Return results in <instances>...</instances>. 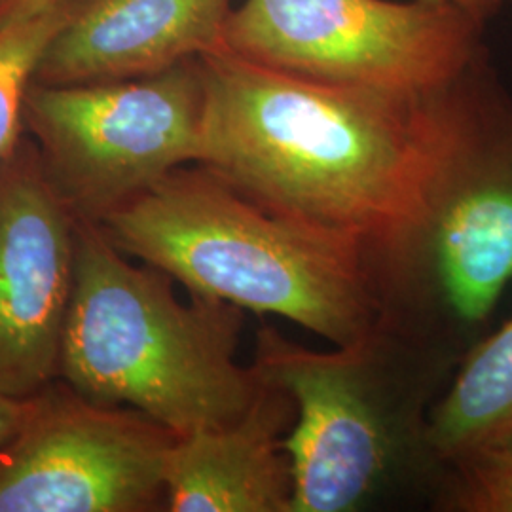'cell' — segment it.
Listing matches in <instances>:
<instances>
[{"instance_id":"obj_1","label":"cell","mask_w":512,"mask_h":512,"mask_svg":"<svg viewBox=\"0 0 512 512\" xmlns=\"http://www.w3.org/2000/svg\"><path fill=\"white\" fill-rule=\"evenodd\" d=\"M198 164L274 211L357 239L372 260L418 224L450 86H340L217 50L200 57Z\"/></svg>"},{"instance_id":"obj_2","label":"cell","mask_w":512,"mask_h":512,"mask_svg":"<svg viewBox=\"0 0 512 512\" xmlns=\"http://www.w3.org/2000/svg\"><path fill=\"white\" fill-rule=\"evenodd\" d=\"M112 243L190 296L277 315L349 346L385 321L370 251L274 211L205 169L179 167L99 222Z\"/></svg>"},{"instance_id":"obj_3","label":"cell","mask_w":512,"mask_h":512,"mask_svg":"<svg viewBox=\"0 0 512 512\" xmlns=\"http://www.w3.org/2000/svg\"><path fill=\"white\" fill-rule=\"evenodd\" d=\"M171 283L76 215L59 374L93 403L124 404L183 437L241 418L262 380L238 361L245 311L202 296L184 304Z\"/></svg>"},{"instance_id":"obj_4","label":"cell","mask_w":512,"mask_h":512,"mask_svg":"<svg viewBox=\"0 0 512 512\" xmlns=\"http://www.w3.org/2000/svg\"><path fill=\"white\" fill-rule=\"evenodd\" d=\"M385 319L459 353L512 281V99L488 52L448 90L446 126L418 224L374 258Z\"/></svg>"},{"instance_id":"obj_5","label":"cell","mask_w":512,"mask_h":512,"mask_svg":"<svg viewBox=\"0 0 512 512\" xmlns=\"http://www.w3.org/2000/svg\"><path fill=\"white\" fill-rule=\"evenodd\" d=\"M456 355L429 346L387 319L363 340L315 351L272 325L256 334L253 366L285 389L296 408L283 448L293 469L291 512L361 509L423 454L435 372Z\"/></svg>"},{"instance_id":"obj_6","label":"cell","mask_w":512,"mask_h":512,"mask_svg":"<svg viewBox=\"0 0 512 512\" xmlns=\"http://www.w3.org/2000/svg\"><path fill=\"white\" fill-rule=\"evenodd\" d=\"M484 29L456 4L427 0H245L220 50L330 84L433 93L488 52Z\"/></svg>"},{"instance_id":"obj_7","label":"cell","mask_w":512,"mask_h":512,"mask_svg":"<svg viewBox=\"0 0 512 512\" xmlns=\"http://www.w3.org/2000/svg\"><path fill=\"white\" fill-rule=\"evenodd\" d=\"M25 114L59 194L78 217L101 222L171 171L198 164L200 57L143 78L42 84L29 90Z\"/></svg>"},{"instance_id":"obj_8","label":"cell","mask_w":512,"mask_h":512,"mask_svg":"<svg viewBox=\"0 0 512 512\" xmlns=\"http://www.w3.org/2000/svg\"><path fill=\"white\" fill-rule=\"evenodd\" d=\"M175 439L137 410L46 387L0 448V512L154 511Z\"/></svg>"},{"instance_id":"obj_9","label":"cell","mask_w":512,"mask_h":512,"mask_svg":"<svg viewBox=\"0 0 512 512\" xmlns=\"http://www.w3.org/2000/svg\"><path fill=\"white\" fill-rule=\"evenodd\" d=\"M76 213L31 160L0 165V393L29 399L59 374Z\"/></svg>"},{"instance_id":"obj_10","label":"cell","mask_w":512,"mask_h":512,"mask_svg":"<svg viewBox=\"0 0 512 512\" xmlns=\"http://www.w3.org/2000/svg\"><path fill=\"white\" fill-rule=\"evenodd\" d=\"M232 0H93L38 65L50 86L143 78L220 50Z\"/></svg>"},{"instance_id":"obj_11","label":"cell","mask_w":512,"mask_h":512,"mask_svg":"<svg viewBox=\"0 0 512 512\" xmlns=\"http://www.w3.org/2000/svg\"><path fill=\"white\" fill-rule=\"evenodd\" d=\"M291 395L262 382L247 412L232 423L173 440L165 461L173 512H291L293 469L283 439L293 427Z\"/></svg>"},{"instance_id":"obj_12","label":"cell","mask_w":512,"mask_h":512,"mask_svg":"<svg viewBox=\"0 0 512 512\" xmlns=\"http://www.w3.org/2000/svg\"><path fill=\"white\" fill-rule=\"evenodd\" d=\"M512 437V319L461 357L425 423L431 463L450 469Z\"/></svg>"},{"instance_id":"obj_13","label":"cell","mask_w":512,"mask_h":512,"mask_svg":"<svg viewBox=\"0 0 512 512\" xmlns=\"http://www.w3.org/2000/svg\"><path fill=\"white\" fill-rule=\"evenodd\" d=\"M73 14L71 2H65L27 18L0 16V165L14 156L29 82Z\"/></svg>"},{"instance_id":"obj_14","label":"cell","mask_w":512,"mask_h":512,"mask_svg":"<svg viewBox=\"0 0 512 512\" xmlns=\"http://www.w3.org/2000/svg\"><path fill=\"white\" fill-rule=\"evenodd\" d=\"M446 471L444 511L512 512V437Z\"/></svg>"},{"instance_id":"obj_15","label":"cell","mask_w":512,"mask_h":512,"mask_svg":"<svg viewBox=\"0 0 512 512\" xmlns=\"http://www.w3.org/2000/svg\"><path fill=\"white\" fill-rule=\"evenodd\" d=\"M37 404V395L29 399H16L0 393V448L18 435L19 429L29 420Z\"/></svg>"},{"instance_id":"obj_16","label":"cell","mask_w":512,"mask_h":512,"mask_svg":"<svg viewBox=\"0 0 512 512\" xmlns=\"http://www.w3.org/2000/svg\"><path fill=\"white\" fill-rule=\"evenodd\" d=\"M71 0H2L0 2V16L4 18H27L46 8L57 4H65Z\"/></svg>"},{"instance_id":"obj_17","label":"cell","mask_w":512,"mask_h":512,"mask_svg":"<svg viewBox=\"0 0 512 512\" xmlns=\"http://www.w3.org/2000/svg\"><path fill=\"white\" fill-rule=\"evenodd\" d=\"M427 2H437V4H456L459 8L467 10L469 14H473L478 19H482L484 23H488L490 19L495 18L503 6L505 0H427Z\"/></svg>"},{"instance_id":"obj_18","label":"cell","mask_w":512,"mask_h":512,"mask_svg":"<svg viewBox=\"0 0 512 512\" xmlns=\"http://www.w3.org/2000/svg\"><path fill=\"white\" fill-rule=\"evenodd\" d=\"M0 2H2V0H0Z\"/></svg>"},{"instance_id":"obj_19","label":"cell","mask_w":512,"mask_h":512,"mask_svg":"<svg viewBox=\"0 0 512 512\" xmlns=\"http://www.w3.org/2000/svg\"><path fill=\"white\" fill-rule=\"evenodd\" d=\"M511 2H512V0H511Z\"/></svg>"}]
</instances>
